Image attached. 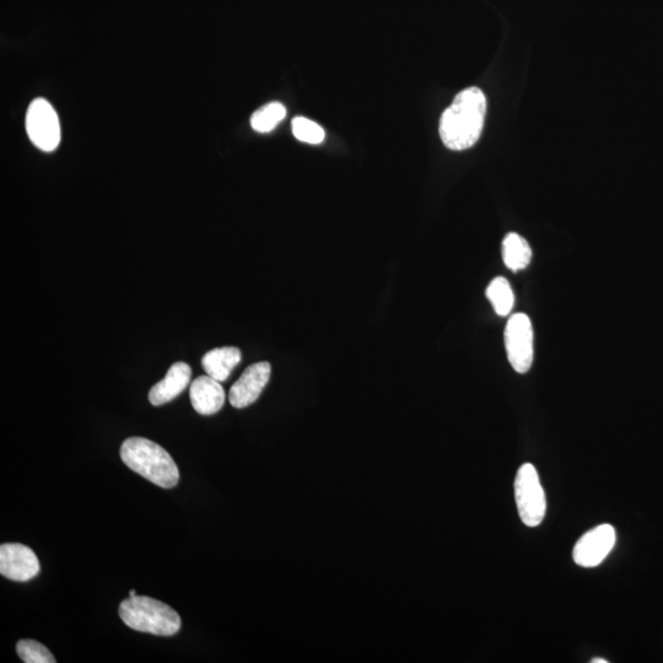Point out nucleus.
<instances>
[{
    "label": "nucleus",
    "instance_id": "obj_1",
    "mask_svg": "<svg viewBox=\"0 0 663 663\" xmlns=\"http://www.w3.org/2000/svg\"><path fill=\"white\" fill-rule=\"evenodd\" d=\"M487 113V99L481 89L468 88L455 97L442 113L440 137L446 148L462 152L470 149L481 138Z\"/></svg>",
    "mask_w": 663,
    "mask_h": 663
},
{
    "label": "nucleus",
    "instance_id": "obj_2",
    "mask_svg": "<svg viewBox=\"0 0 663 663\" xmlns=\"http://www.w3.org/2000/svg\"><path fill=\"white\" fill-rule=\"evenodd\" d=\"M121 458L133 472L161 488H174L180 481L179 467L169 452L152 440L127 439L121 446Z\"/></svg>",
    "mask_w": 663,
    "mask_h": 663
},
{
    "label": "nucleus",
    "instance_id": "obj_3",
    "mask_svg": "<svg viewBox=\"0 0 663 663\" xmlns=\"http://www.w3.org/2000/svg\"><path fill=\"white\" fill-rule=\"evenodd\" d=\"M120 617L129 628L137 632L158 636H172L180 632L179 613L155 598L129 597L120 605Z\"/></svg>",
    "mask_w": 663,
    "mask_h": 663
},
{
    "label": "nucleus",
    "instance_id": "obj_4",
    "mask_svg": "<svg viewBox=\"0 0 663 663\" xmlns=\"http://www.w3.org/2000/svg\"><path fill=\"white\" fill-rule=\"evenodd\" d=\"M515 498L522 522L528 527L541 525L547 501L536 468L531 463H525L517 471Z\"/></svg>",
    "mask_w": 663,
    "mask_h": 663
},
{
    "label": "nucleus",
    "instance_id": "obj_5",
    "mask_svg": "<svg viewBox=\"0 0 663 663\" xmlns=\"http://www.w3.org/2000/svg\"><path fill=\"white\" fill-rule=\"evenodd\" d=\"M26 131L35 147L50 153L61 143V125L55 109L45 99H36L26 115Z\"/></svg>",
    "mask_w": 663,
    "mask_h": 663
},
{
    "label": "nucleus",
    "instance_id": "obj_6",
    "mask_svg": "<svg viewBox=\"0 0 663 663\" xmlns=\"http://www.w3.org/2000/svg\"><path fill=\"white\" fill-rule=\"evenodd\" d=\"M505 348L516 373L526 374L533 363V328L530 317L515 314L505 328Z\"/></svg>",
    "mask_w": 663,
    "mask_h": 663
},
{
    "label": "nucleus",
    "instance_id": "obj_7",
    "mask_svg": "<svg viewBox=\"0 0 663 663\" xmlns=\"http://www.w3.org/2000/svg\"><path fill=\"white\" fill-rule=\"evenodd\" d=\"M616 541V530L611 525L592 528L575 544L574 562L582 568H595L612 552Z\"/></svg>",
    "mask_w": 663,
    "mask_h": 663
},
{
    "label": "nucleus",
    "instance_id": "obj_8",
    "mask_svg": "<svg viewBox=\"0 0 663 663\" xmlns=\"http://www.w3.org/2000/svg\"><path fill=\"white\" fill-rule=\"evenodd\" d=\"M40 573V562L31 548L20 543L0 547V574L9 580L25 582Z\"/></svg>",
    "mask_w": 663,
    "mask_h": 663
},
{
    "label": "nucleus",
    "instance_id": "obj_9",
    "mask_svg": "<svg viewBox=\"0 0 663 663\" xmlns=\"http://www.w3.org/2000/svg\"><path fill=\"white\" fill-rule=\"evenodd\" d=\"M271 374L272 366L267 361H260V363L249 366L230 388L231 406L242 409L255 403L260 398L264 387L268 385Z\"/></svg>",
    "mask_w": 663,
    "mask_h": 663
},
{
    "label": "nucleus",
    "instance_id": "obj_10",
    "mask_svg": "<svg viewBox=\"0 0 663 663\" xmlns=\"http://www.w3.org/2000/svg\"><path fill=\"white\" fill-rule=\"evenodd\" d=\"M191 377L192 370L190 365L182 363V361L175 363L167 371L164 379L150 390L149 402L153 406L159 407L174 401L190 385Z\"/></svg>",
    "mask_w": 663,
    "mask_h": 663
},
{
    "label": "nucleus",
    "instance_id": "obj_11",
    "mask_svg": "<svg viewBox=\"0 0 663 663\" xmlns=\"http://www.w3.org/2000/svg\"><path fill=\"white\" fill-rule=\"evenodd\" d=\"M191 403L198 414L213 415L223 408L225 403V390L221 382L208 375L199 376L191 384Z\"/></svg>",
    "mask_w": 663,
    "mask_h": 663
},
{
    "label": "nucleus",
    "instance_id": "obj_12",
    "mask_svg": "<svg viewBox=\"0 0 663 663\" xmlns=\"http://www.w3.org/2000/svg\"><path fill=\"white\" fill-rule=\"evenodd\" d=\"M241 359L242 354L239 348H215L204 355L202 366L208 376L219 382H224L229 379L231 371L240 364Z\"/></svg>",
    "mask_w": 663,
    "mask_h": 663
},
{
    "label": "nucleus",
    "instance_id": "obj_13",
    "mask_svg": "<svg viewBox=\"0 0 663 663\" xmlns=\"http://www.w3.org/2000/svg\"><path fill=\"white\" fill-rule=\"evenodd\" d=\"M503 260L512 272H519L530 266L532 250L528 242L519 234L510 233L503 241Z\"/></svg>",
    "mask_w": 663,
    "mask_h": 663
},
{
    "label": "nucleus",
    "instance_id": "obj_14",
    "mask_svg": "<svg viewBox=\"0 0 663 663\" xmlns=\"http://www.w3.org/2000/svg\"><path fill=\"white\" fill-rule=\"evenodd\" d=\"M485 294L499 316L510 315L514 309L515 295L508 280L503 277L495 278Z\"/></svg>",
    "mask_w": 663,
    "mask_h": 663
},
{
    "label": "nucleus",
    "instance_id": "obj_15",
    "mask_svg": "<svg viewBox=\"0 0 663 663\" xmlns=\"http://www.w3.org/2000/svg\"><path fill=\"white\" fill-rule=\"evenodd\" d=\"M287 116V109L280 102H271L253 113L251 126L258 133H269Z\"/></svg>",
    "mask_w": 663,
    "mask_h": 663
},
{
    "label": "nucleus",
    "instance_id": "obj_16",
    "mask_svg": "<svg viewBox=\"0 0 663 663\" xmlns=\"http://www.w3.org/2000/svg\"><path fill=\"white\" fill-rule=\"evenodd\" d=\"M16 652L25 663H56L53 656L45 645L39 641L24 639L16 644Z\"/></svg>",
    "mask_w": 663,
    "mask_h": 663
},
{
    "label": "nucleus",
    "instance_id": "obj_17",
    "mask_svg": "<svg viewBox=\"0 0 663 663\" xmlns=\"http://www.w3.org/2000/svg\"><path fill=\"white\" fill-rule=\"evenodd\" d=\"M291 128H293L295 138L300 142L320 144L325 139L323 128L305 117H295L293 123H291Z\"/></svg>",
    "mask_w": 663,
    "mask_h": 663
},
{
    "label": "nucleus",
    "instance_id": "obj_18",
    "mask_svg": "<svg viewBox=\"0 0 663 663\" xmlns=\"http://www.w3.org/2000/svg\"><path fill=\"white\" fill-rule=\"evenodd\" d=\"M591 663H608V660H605V659H594V660H591Z\"/></svg>",
    "mask_w": 663,
    "mask_h": 663
},
{
    "label": "nucleus",
    "instance_id": "obj_19",
    "mask_svg": "<svg viewBox=\"0 0 663 663\" xmlns=\"http://www.w3.org/2000/svg\"><path fill=\"white\" fill-rule=\"evenodd\" d=\"M134 596H137L136 590H132L131 592H129V597H134Z\"/></svg>",
    "mask_w": 663,
    "mask_h": 663
}]
</instances>
